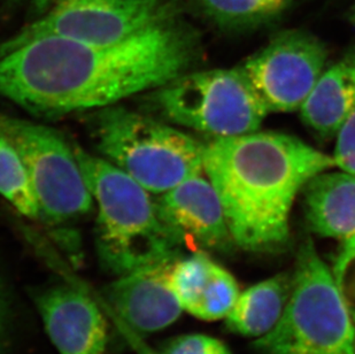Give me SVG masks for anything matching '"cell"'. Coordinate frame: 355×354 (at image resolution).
Wrapping results in <instances>:
<instances>
[{"mask_svg": "<svg viewBox=\"0 0 355 354\" xmlns=\"http://www.w3.org/2000/svg\"><path fill=\"white\" fill-rule=\"evenodd\" d=\"M199 52L181 17L108 45L43 37L0 56V97L42 117L101 110L188 73Z\"/></svg>", "mask_w": 355, "mask_h": 354, "instance_id": "obj_1", "label": "cell"}, {"mask_svg": "<svg viewBox=\"0 0 355 354\" xmlns=\"http://www.w3.org/2000/svg\"><path fill=\"white\" fill-rule=\"evenodd\" d=\"M332 167L334 157L272 131L216 138L205 146L204 171L221 201L232 239L252 252H274L288 243L297 194Z\"/></svg>", "mask_w": 355, "mask_h": 354, "instance_id": "obj_2", "label": "cell"}, {"mask_svg": "<svg viewBox=\"0 0 355 354\" xmlns=\"http://www.w3.org/2000/svg\"><path fill=\"white\" fill-rule=\"evenodd\" d=\"M75 154L97 205L96 245L103 268L123 276L178 259L183 243L162 221L148 191L106 159L80 147Z\"/></svg>", "mask_w": 355, "mask_h": 354, "instance_id": "obj_3", "label": "cell"}, {"mask_svg": "<svg viewBox=\"0 0 355 354\" xmlns=\"http://www.w3.org/2000/svg\"><path fill=\"white\" fill-rule=\"evenodd\" d=\"M94 130L106 160L151 194H164L205 171L202 144L144 114L105 107L97 114Z\"/></svg>", "mask_w": 355, "mask_h": 354, "instance_id": "obj_4", "label": "cell"}, {"mask_svg": "<svg viewBox=\"0 0 355 354\" xmlns=\"http://www.w3.org/2000/svg\"><path fill=\"white\" fill-rule=\"evenodd\" d=\"M255 348L263 354H355L354 320L309 239L299 248L284 313Z\"/></svg>", "mask_w": 355, "mask_h": 354, "instance_id": "obj_5", "label": "cell"}, {"mask_svg": "<svg viewBox=\"0 0 355 354\" xmlns=\"http://www.w3.org/2000/svg\"><path fill=\"white\" fill-rule=\"evenodd\" d=\"M148 94L164 120L216 138L258 131L268 113L241 67L188 71Z\"/></svg>", "mask_w": 355, "mask_h": 354, "instance_id": "obj_6", "label": "cell"}, {"mask_svg": "<svg viewBox=\"0 0 355 354\" xmlns=\"http://www.w3.org/2000/svg\"><path fill=\"white\" fill-rule=\"evenodd\" d=\"M34 20L0 44V56L43 37L120 43L181 17L178 0H34Z\"/></svg>", "mask_w": 355, "mask_h": 354, "instance_id": "obj_7", "label": "cell"}, {"mask_svg": "<svg viewBox=\"0 0 355 354\" xmlns=\"http://www.w3.org/2000/svg\"><path fill=\"white\" fill-rule=\"evenodd\" d=\"M0 133L13 144L27 167L42 219L52 224L78 220L94 201L75 149L52 128L0 112Z\"/></svg>", "mask_w": 355, "mask_h": 354, "instance_id": "obj_8", "label": "cell"}, {"mask_svg": "<svg viewBox=\"0 0 355 354\" xmlns=\"http://www.w3.org/2000/svg\"><path fill=\"white\" fill-rule=\"evenodd\" d=\"M328 52L307 31H286L241 66L268 112L298 110L321 77Z\"/></svg>", "mask_w": 355, "mask_h": 354, "instance_id": "obj_9", "label": "cell"}, {"mask_svg": "<svg viewBox=\"0 0 355 354\" xmlns=\"http://www.w3.org/2000/svg\"><path fill=\"white\" fill-rule=\"evenodd\" d=\"M159 215L181 239L206 250L230 252L232 239L218 192L211 180L198 175L160 194Z\"/></svg>", "mask_w": 355, "mask_h": 354, "instance_id": "obj_10", "label": "cell"}, {"mask_svg": "<svg viewBox=\"0 0 355 354\" xmlns=\"http://www.w3.org/2000/svg\"><path fill=\"white\" fill-rule=\"evenodd\" d=\"M173 262L119 276L105 289L112 312L137 334L162 330L181 315L183 307L168 280Z\"/></svg>", "mask_w": 355, "mask_h": 354, "instance_id": "obj_11", "label": "cell"}, {"mask_svg": "<svg viewBox=\"0 0 355 354\" xmlns=\"http://www.w3.org/2000/svg\"><path fill=\"white\" fill-rule=\"evenodd\" d=\"M36 306L59 353H104L107 323L83 291L68 285L50 287L36 296Z\"/></svg>", "mask_w": 355, "mask_h": 354, "instance_id": "obj_12", "label": "cell"}, {"mask_svg": "<svg viewBox=\"0 0 355 354\" xmlns=\"http://www.w3.org/2000/svg\"><path fill=\"white\" fill-rule=\"evenodd\" d=\"M168 280L183 310L201 320L227 318L239 297L235 278L204 252L176 259Z\"/></svg>", "mask_w": 355, "mask_h": 354, "instance_id": "obj_13", "label": "cell"}, {"mask_svg": "<svg viewBox=\"0 0 355 354\" xmlns=\"http://www.w3.org/2000/svg\"><path fill=\"white\" fill-rule=\"evenodd\" d=\"M305 215L315 234L349 239L355 236V175L322 171L305 184Z\"/></svg>", "mask_w": 355, "mask_h": 354, "instance_id": "obj_14", "label": "cell"}, {"mask_svg": "<svg viewBox=\"0 0 355 354\" xmlns=\"http://www.w3.org/2000/svg\"><path fill=\"white\" fill-rule=\"evenodd\" d=\"M355 110V83L345 61L323 71L300 106L302 117L322 137L338 134Z\"/></svg>", "mask_w": 355, "mask_h": 354, "instance_id": "obj_15", "label": "cell"}, {"mask_svg": "<svg viewBox=\"0 0 355 354\" xmlns=\"http://www.w3.org/2000/svg\"><path fill=\"white\" fill-rule=\"evenodd\" d=\"M288 274L255 284L239 294L235 306L227 315L229 330L245 337H262L281 320L292 292Z\"/></svg>", "mask_w": 355, "mask_h": 354, "instance_id": "obj_16", "label": "cell"}, {"mask_svg": "<svg viewBox=\"0 0 355 354\" xmlns=\"http://www.w3.org/2000/svg\"><path fill=\"white\" fill-rule=\"evenodd\" d=\"M211 24L225 31H246L272 24L299 0H193Z\"/></svg>", "mask_w": 355, "mask_h": 354, "instance_id": "obj_17", "label": "cell"}, {"mask_svg": "<svg viewBox=\"0 0 355 354\" xmlns=\"http://www.w3.org/2000/svg\"><path fill=\"white\" fill-rule=\"evenodd\" d=\"M0 194L21 215L42 220L40 204L22 158L0 133Z\"/></svg>", "mask_w": 355, "mask_h": 354, "instance_id": "obj_18", "label": "cell"}, {"mask_svg": "<svg viewBox=\"0 0 355 354\" xmlns=\"http://www.w3.org/2000/svg\"><path fill=\"white\" fill-rule=\"evenodd\" d=\"M332 276L355 323V236L339 248Z\"/></svg>", "mask_w": 355, "mask_h": 354, "instance_id": "obj_19", "label": "cell"}, {"mask_svg": "<svg viewBox=\"0 0 355 354\" xmlns=\"http://www.w3.org/2000/svg\"><path fill=\"white\" fill-rule=\"evenodd\" d=\"M161 354H232L223 342L206 335L178 336L164 345Z\"/></svg>", "mask_w": 355, "mask_h": 354, "instance_id": "obj_20", "label": "cell"}, {"mask_svg": "<svg viewBox=\"0 0 355 354\" xmlns=\"http://www.w3.org/2000/svg\"><path fill=\"white\" fill-rule=\"evenodd\" d=\"M334 159L337 167L355 175V110L337 134Z\"/></svg>", "mask_w": 355, "mask_h": 354, "instance_id": "obj_21", "label": "cell"}, {"mask_svg": "<svg viewBox=\"0 0 355 354\" xmlns=\"http://www.w3.org/2000/svg\"><path fill=\"white\" fill-rule=\"evenodd\" d=\"M12 326V301L5 280L0 274V354L6 351Z\"/></svg>", "mask_w": 355, "mask_h": 354, "instance_id": "obj_22", "label": "cell"}, {"mask_svg": "<svg viewBox=\"0 0 355 354\" xmlns=\"http://www.w3.org/2000/svg\"><path fill=\"white\" fill-rule=\"evenodd\" d=\"M115 321L118 322L119 327H120L121 330H122L124 336L127 338L128 342L132 345V348L136 350L138 354H161L157 353V352L153 351L151 348H148V345L144 344L141 338H139V334L132 330L131 328L128 327L127 324L122 322L120 319L116 318Z\"/></svg>", "mask_w": 355, "mask_h": 354, "instance_id": "obj_23", "label": "cell"}, {"mask_svg": "<svg viewBox=\"0 0 355 354\" xmlns=\"http://www.w3.org/2000/svg\"><path fill=\"white\" fill-rule=\"evenodd\" d=\"M345 62L347 64L349 73H351V76H352L353 81H354L355 83V52L354 54H353L352 58H351L349 61H345Z\"/></svg>", "mask_w": 355, "mask_h": 354, "instance_id": "obj_24", "label": "cell"}, {"mask_svg": "<svg viewBox=\"0 0 355 354\" xmlns=\"http://www.w3.org/2000/svg\"><path fill=\"white\" fill-rule=\"evenodd\" d=\"M352 21L355 24V6L353 7V10H352Z\"/></svg>", "mask_w": 355, "mask_h": 354, "instance_id": "obj_25", "label": "cell"}, {"mask_svg": "<svg viewBox=\"0 0 355 354\" xmlns=\"http://www.w3.org/2000/svg\"><path fill=\"white\" fill-rule=\"evenodd\" d=\"M8 1H21V0H8Z\"/></svg>", "mask_w": 355, "mask_h": 354, "instance_id": "obj_26", "label": "cell"}]
</instances>
